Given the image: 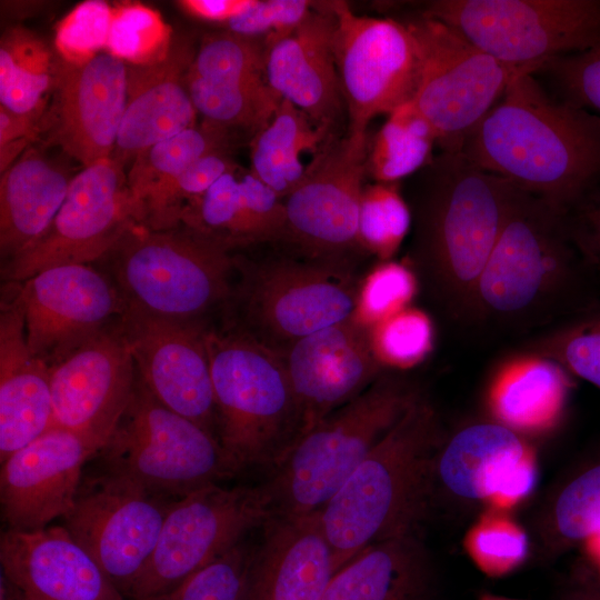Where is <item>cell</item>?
Here are the masks:
<instances>
[{"mask_svg":"<svg viewBox=\"0 0 600 600\" xmlns=\"http://www.w3.org/2000/svg\"><path fill=\"white\" fill-rule=\"evenodd\" d=\"M461 152L478 168L567 211L600 177V116L558 99L533 72H522Z\"/></svg>","mask_w":600,"mask_h":600,"instance_id":"cell-1","label":"cell"},{"mask_svg":"<svg viewBox=\"0 0 600 600\" xmlns=\"http://www.w3.org/2000/svg\"><path fill=\"white\" fill-rule=\"evenodd\" d=\"M414 182V259L446 311L473 322L477 286L516 188L462 152L446 151Z\"/></svg>","mask_w":600,"mask_h":600,"instance_id":"cell-2","label":"cell"},{"mask_svg":"<svg viewBox=\"0 0 600 600\" xmlns=\"http://www.w3.org/2000/svg\"><path fill=\"white\" fill-rule=\"evenodd\" d=\"M440 444L438 416L421 397L318 512L341 568L378 541L414 533Z\"/></svg>","mask_w":600,"mask_h":600,"instance_id":"cell-3","label":"cell"},{"mask_svg":"<svg viewBox=\"0 0 600 600\" xmlns=\"http://www.w3.org/2000/svg\"><path fill=\"white\" fill-rule=\"evenodd\" d=\"M564 212L516 188L477 286L473 322L524 329L559 314L588 270Z\"/></svg>","mask_w":600,"mask_h":600,"instance_id":"cell-4","label":"cell"},{"mask_svg":"<svg viewBox=\"0 0 600 600\" xmlns=\"http://www.w3.org/2000/svg\"><path fill=\"white\" fill-rule=\"evenodd\" d=\"M217 438L240 472L270 467L299 436V416L281 352L243 331H207Z\"/></svg>","mask_w":600,"mask_h":600,"instance_id":"cell-5","label":"cell"},{"mask_svg":"<svg viewBox=\"0 0 600 600\" xmlns=\"http://www.w3.org/2000/svg\"><path fill=\"white\" fill-rule=\"evenodd\" d=\"M420 398L408 382L383 373L299 437L266 482L276 516L319 512Z\"/></svg>","mask_w":600,"mask_h":600,"instance_id":"cell-6","label":"cell"},{"mask_svg":"<svg viewBox=\"0 0 600 600\" xmlns=\"http://www.w3.org/2000/svg\"><path fill=\"white\" fill-rule=\"evenodd\" d=\"M220 241L180 224L132 227L103 258L124 306L179 321L202 318L232 296L236 257Z\"/></svg>","mask_w":600,"mask_h":600,"instance_id":"cell-7","label":"cell"},{"mask_svg":"<svg viewBox=\"0 0 600 600\" xmlns=\"http://www.w3.org/2000/svg\"><path fill=\"white\" fill-rule=\"evenodd\" d=\"M98 454L103 468L172 499L239 473L214 436L164 407L138 376Z\"/></svg>","mask_w":600,"mask_h":600,"instance_id":"cell-8","label":"cell"},{"mask_svg":"<svg viewBox=\"0 0 600 600\" xmlns=\"http://www.w3.org/2000/svg\"><path fill=\"white\" fill-rule=\"evenodd\" d=\"M234 298L243 332L283 352L299 339L353 316L358 286L337 260L236 258Z\"/></svg>","mask_w":600,"mask_h":600,"instance_id":"cell-9","label":"cell"},{"mask_svg":"<svg viewBox=\"0 0 600 600\" xmlns=\"http://www.w3.org/2000/svg\"><path fill=\"white\" fill-rule=\"evenodd\" d=\"M420 16L502 62L536 70L600 43V0H433Z\"/></svg>","mask_w":600,"mask_h":600,"instance_id":"cell-10","label":"cell"},{"mask_svg":"<svg viewBox=\"0 0 600 600\" xmlns=\"http://www.w3.org/2000/svg\"><path fill=\"white\" fill-rule=\"evenodd\" d=\"M404 23L419 53L411 101L432 127L441 151L461 152L466 138L510 82L534 71L500 61L436 19L419 16Z\"/></svg>","mask_w":600,"mask_h":600,"instance_id":"cell-11","label":"cell"},{"mask_svg":"<svg viewBox=\"0 0 600 600\" xmlns=\"http://www.w3.org/2000/svg\"><path fill=\"white\" fill-rule=\"evenodd\" d=\"M276 516L266 483L209 484L172 500L157 547L128 600L169 592Z\"/></svg>","mask_w":600,"mask_h":600,"instance_id":"cell-12","label":"cell"},{"mask_svg":"<svg viewBox=\"0 0 600 600\" xmlns=\"http://www.w3.org/2000/svg\"><path fill=\"white\" fill-rule=\"evenodd\" d=\"M82 477L64 528L128 600L160 537L172 498L102 467Z\"/></svg>","mask_w":600,"mask_h":600,"instance_id":"cell-13","label":"cell"},{"mask_svg":"<svg viewBox=\"0 0 600 600\" xmlns=\"http://www.w3.org/2000/svg\"><path fill=\"white\" fill-rule=\"evenodd\" d=\"M141 223L124 167L112 158L99 160L72 178L49 229L32 247L2 263L1 278L21 282L51 267L89 264Z\"/></svg>","mask_w":600,"mask_h":600,"instance_id":"cell-14","label":"cell"},{"mask_svg":"<svg viewBox=\"0 0 600 600\" xmlns=\"http://www.w3.org/2000/svg\"><path fill=\"white\" fill-rule=\"evenodd\" d=\"M331 8L347 133L367 136L376 116L412 100L419 77L417 42L404 21L358 16L344 1H331Z\"/></svg>","mask_w":600,"mask_h":600,"instance_id":"cell-15","label":"cell"},{"mask_svg":"<svg viewBox=\"0 0 600 600\" xmlns=\"http://www.w3.org/2000/svg\"><path fill=\"white\" fill-rule=\"evenodd\" d=\"M31 352L49 367L114 323L124 301L111 278L90 264H61L8 282Z\"/></svg>","mask_w":600,"mask_h":600,"instance_id":"cell-16","label":"cell"},{"mask_svg":"<svg viewBox=\"0 0 600 600\" xmlns=\"http://www.w3.org/2000/svg\"><path fill=\"white\" fill-rule=\"evenodd\" d=\"M119 327L137 376L151 394L217 438L208 329L203 322L164 319L124 306Z\"/></svg>","mask_w":600,"mask_h":600,"instance_id":"cell-17","label":"cell"},{"mask_svg":"<svg viewBox=\"0 0 600 600\" xmlns=\"http://www.w3.org/2000/svg\"><path fill=\"white\" fill-rule=\"evenodd\" d=\"M369 140L332 138L307 168L301 183L286 198L284 236L308 257L333 259L359 246L358 221Z\"/></svg>","mask_w":600,"mask_h":600,"instance_id":"cell-18","label":"cell"},{"mask_svg":"<svg viewBox=\"0 0 600 600\" xmlns=\"http://www.w3.org/2000/svg\"><path fill=\"white\" fill-rule=\"evenodd\" d=\"M137 371L119 320L50 366L52 426L107 443L133 392Z\"/></svg>","mask_w":600,"mask_h":600,"instance_id":"cell-19","label":"cell"},{"mask_svg":"<svg viewBox=\"0 0 600 600\" xmlns=\"http://www.w3.org/2000/svg\"><path fill=\"white\" fill-rule=\"evenodd\" d=\"M128 99V66L102 52L83 64L57 56L48 140L83 167L111 158Z\"/></svg>","mask_w":600,"mask_h":600,"instance_id":"cell-20","label":"cell"},{"mask_svg":"<svg viewBox=\"0 0 600 600\" xmlns=\"http://www.w3.org/2000/svg\"><path fill=\"white\" fill-rule=\"evenodd\" d=\"M282 356L299 416L298 438L383 374L370 328L353 316L299 339Z\"/></svg>","mask_w":600,"mask_h":600,"instance_id":"cell-21","label":"cell"},{"mask_svg":"<svg viewBox=\"0 0 600 600\" xmlns=\"http://www.w3.org/2000/svg\"><path fill=\"white\" fill-rule=\"evenodd\" d=\"M99 449L71 430L51 426L1 462L0 503L7 529L36 531L72 509L83 467Z\"/></svg>","mask_w":600,"mask_h":600,"instance_id":"cell-22","label":"cell"},{"mask_svg":"<svg viewBox=\"0 0 600 600\" xmlns=\"http://www.w3.org/2000/svg\"><path fill=\"white\" fill-rule=\"evenodd\" d=\"M537 482L533 453L523 436L483 421L458 430L440 444L433 487L468 500L508 506L528 497Z\"/></svg>","mask_w":600,"mask_h":600,"instance_id":"cell-23","label":"cell"},{"mask_svg":"<svg viewBox=\"0 0 600 600\" xmlns=\"http://www.w3.org/2000/svg\"><path fill=\"white\" fill-rule=\"evenodd\" d=\"M0 563L1 573L30 600H127L64 526L7 529Z\"/></svg>","mask_w":600,"mask_h":600,"instance_id":"cell-24","label":"cell"},{"mask_svg":"<svg viewBox=\"0 0 600 600\" xmlns=\"http://www.w3.org/2000/svg\"><path fill=\"white\" fill-rule=\"evenodd\" d=\"M336 23L331 1L316 2L296 29L266 44L270 88L332 131L344 107L333 49Z\"/></svg>","mask_w":600,"mask_h":600,"instance_id":"cell-25","label":"cell"},{"mask_svg":"<svg viewBox=\"0 0 600 600\" xmlns=\"http://www.w3.org/2000/svg\"><path fill=\"white\" fill-rule=\"evenodd\" d=\"M196 51L174 40L160 63L128 66V99L111 158L126 167L144 150L196 126L197 110L187 76Z\"/></svg>","mask_w":600,"mask_h":600,"instance_id":"cell-26","label":"cell"},{"mask_svg":"<svg viewBox=\"0 0 600 600\" xmlns=\"http://www.w3.org/2000/svg\"><path fill=\"white\" fill-rule=\"evenodd\" d=\"M340 569L318 512L274 516L257 547L246 600H321Z\"/></svg>","mask_w":600,"mask_h":600,"instance_id":"cell-27","label":"cell"},{"mask_svg":"<svg viewBox=\"0 0 600 600\" xmlns=\"http://www.w3.org/2000/svg\"><path fill=\"white\" fill-rule=\"evenodd\" d=\"M52 426L50 367L27 341L22 316L10 296L0 311V460Z\"/></svg>","mask_w":600,"mask_h":600,"instance_id":"cell-28","label":"cell"},{"mask_svg":"<svg viewBox=\"0 0 600 600\" xmlns=\"http://www.w3.org/2000/svg\"><path fill=\"white\" fill-rule=\"evenodd\" d=\"M284 201L250 171L222 176L183 211L181 224L211 237L231 250L281 239Z\"/></svg>","mask_w":600,"mask_h":600,"instance_id":"cell-29","label":"cell"},{"mask_svg":"<svg viewBox=\"0 0 600 600\" xmlns=\"http://www.w3.org/2000/svg\"><path fill=\"white\" fill-rule=\"evenodd\" d=\"M74 176L29 147L0 179L2 263L32 247L49 229Z\"/></svg>","mask_w":600,"mask_h":600,"instance_id":"cell-30","label":"cell"},{"mask_svg":"<svg viewBox=\"0 0 600 600\" xmlns=\"http://www.w3.org/2000/svg\"><path fill=\"white\" fill-rule=\"evenodd\" d=\"M573 379L552 359L523 350L503 361L489 383L492 420L521 436L556 427L568 406Z\"/></svg>","mask_w":600,"mask_h":600,"instance_id":"cell-31","label":"cell"},{"mask_svg":"<svg viewBox=\"0 0 600 600\" xmlns=\"http://www.w3.org/2000/svg\"><path fill=\"white\" fill-rule=\"evenodd\" d=\"M432 576L414 533L378 541L347 562L321 600H430Z\"/></svg>","mask_w":600,"mask_h":600,"instance_id":"cell-32","label":"cell"},{"mask_svg":"<svg viewBox=\"0 0 600 600\" xmlns=\"http://www.w3.org/2000/svg\"><path fill=\"white\" fill-rule=\"evenodd\" d=\"M332 138V130L282 99L269 123L252 139L250 172L281 199L287 198L306 176L301 153H318Z\"/></svg>","mask_w":600,"mask_h":600,"instance_id":"cell-33","label":"cell"},{"mask_svg":"<svg viewBox=\"0 0 600 600\" xmlns=\"http://www.w3.org/2000/svg\"><path fill=\"white\" fill-rule=\"evenodd\" d=\"M229 130L203 121L142 151L127 173L129 189L151 228L177 179L196 160L229 146Z\"/></svg>","mask_w":600,"mask_h":600,"instance_id":"cell-34","label":"cell"},{"mask_svg":"<svg viewBox=\"0 0 600 600\" xmlns=\"http://www.w3.org/2000/svg\"><path fill=\"white\" fill-rule=\"evenodd\" d=\"M56 66L57 56L34 33L21 27L8 30L0 42V107L43 117Z\"/></svg>","mask_w":600,"mask_h":600,"instance_id":"cell-35","label":"cell"},{"mask_svg":"<svg viewBox=\"0 0 600 600\" xmlns=\"http://www.w3.org/2000/svg\"><path fill=\"white\" fill-rule=\"evenodd\" d=\"M436 133L410 100L388 114L369 142L367 174L376 182L398 183L433 158Z\"/></svg>","mask_w":600,"mask_h":600,"instance_id":"cell-36","label":"cell"},{"mask_svg":"<svg viewBox=\"0 0 600 600\" xmlns=\"http://www.w3.org/2000/svg\"><path fill=\"white\" fill-rule=\"evenodd\" d=\"M187 86L193 106L204 121L228 130L239 128L257 133L269 123L282 100L267 82H214L190 70Z\"/></svg>","mask_w":600,"mask_h":600,"instance_id":"cell-37","label":"cell"},{"mask_svg":"<svg viewBox=\"0 0 600 600\" xmlns=\"http://www.w3.org/2000/svg\"><path fill=\"white\" fill-rule=\"evenodd\" d=\"M523 350L552 359L574 379L600 390V301L577 310Z\"/></svg>","mask_w":600,"mask_h":600,"instance_id":"cell-38","label":"cell"},{"mask_svg":"<svg viewBox=\"0 0 600 600\" xmlns=\"http://www.w3.org/2000/svg\"><path fill=\"white\" fill-rule=\"evenodd\" d=\"M173 46L172 29L161 14L140 2L112 6L106 52L128 66L162 62Z\"/></svg>","mask_w":600,"mask_h":600,"instance_id":"cell-39","label":"cell"},{"mask_svg":"<svg viewBox=\"0 0 600 600\" xmlns=\"http://www.w3.org/2000/svg\"><path fill=\"white\" fill-rule=\"evenodd\" d=\"M411 221L410 207L398 183L364 186L358 221L359 247L381 261L391 260L407 237Z\"/></svg>","mask_w":600,"mask_h":600,"instance_id":"cell-40","label":"cell"},{"mask_svg":"<svg viewBox=\"0 0 600 600\" xmlns=\"http://www.w3.org/2000/svg\"><path fill=\"white\" fill-rule=\"evenodd\" d=\"M264 42L231 31L207 36L196 51L190 71L223 83H259L266 80Z\"/></svg>","mask_w":600,"mask_h":600,"instance_id":"cell-41","label":"cell"},{"mask_svg":"<svg viewBox=\"0 0 600 600\" xmlns=\"http://www.w3.org/2000/svg\"><path fill=\"white\" fill-rule=\"evenodd\" d=\"M257 547L244 540L150 600H246Z\"/></svg>","mask_w":600,"mask_h":600,"instance_id":"cell-42","label":"cell"},{"mask_svg":"<svg viewBox=\"0 0 600 600\" xmlns=\"http://www.w3.org/2000/svg\"><path fill=\"white\" fill-rule=\"evenodd\" d=\"M371 343L380 364L406 370L424 361L434 346L431 318L413 307H406L370 328Z\"/></svg>","mask_w":600,"mask_h":600,"instance_id":"cell-43","label":"cell"},{"mask_svg":"<svg viewBox=\"0 0 600 600\" xmlns=\"http://www.w3.org/2000/svg\"><path fill=\"white\" fill-rule=\"evenodd\" d=\"M552 521L561 541L588 543L600 538V459L580 470L561 489Z\"/></svg>","mask_w":600,"mask_h":600,"instance_id":"cell-44","label":"cell"},{"mask_svg":"<svg viewBox=\"0 0 600 600\" xmlns=\"http://www.w3.org/2000/svg\"><path fill=\"white\" fill-rule=\"evenodd\" d=\"M464 543L473 562L489 577L513 571L528 554L526 532L506 513L483 516L470 529Z\"/></svg>","mask_w":600,"mask_h":600,"instance_id":"cell-45","label":"cell"},{"mask_svg":"<svg viewBox=\"0 0 600 600\" xmlns=\"http://www.w3.org/2000/svg\"><path fill=\"white\" fill-rule=\"evenodd\" d=\"M418 292V278L407 263L386 260L377 264L358 288L353 317L371 328L410 306Z\"/></svg>","mask_w":600,"mask_h":600,"instance_id":"cell-46","label":"cell"},{"mask_svg":"<svg viewBox=\"0 0 600 600\" xmlns=\"http://www.w3.org/2000/svg\"><path fill=\"white\" fill-rule=\"evenodd\" d=\"M112 6L101 0L77 4L57 24V56L70 64H83L106 52Z\"/></svg>","mask_w":600,"mask_h":600,"instance_id":"cell-47","label":"cell"},{"mask_svg":"<svg viewBox=\"0 0 600 600\" xmlns=\"http://www.w3.org/2000/svg\"><path fill=\"white\" fill-rule=\"evenodd\" d=\"M534 74L543 76L558 99L600 116V43L551 59Z\"/></svg>","mask_w":600,"mask_h":600,"instance_id":"cell-48","label":"cell"},{"mask_svg":"<svg viewBox=\"0 0 600 600\" xmlns=\"http://www.w3.org/2000/svg\"><path fill=\"white\" fill-rule=\"evenodd\" d=\"M316 2L307 0H256L228 24L229 31L249 38L264 34V44L287 36L311 12Z\"/></svg>","mask_w":600,"mask_h":600,"instance_id":"cell-49","label":"cell"},{"mask_svg":"<svg viewBox=\"0 0 600 600\" xmlns=\"http://www.w3.org/2000/svg\"><path fill=\"white\" fill-rule=\"evenodd\" d=\"M571 242L586 268L600 274V187H593L564 212Z\"/></svg>","mask_w":600,"mask_h":600,"instance_id":"cell-50","label":"cell"},{"mask_svg":"<svg viewBox=\"0 0 600 600\" xmlns=\"http://www.w3.org/2000/svg\"><path fill=\"white\" fill-rule=\"evenodd\" d=\"M42 118L12 113L0 107V171L10 167L42 130Z\"/></svg>","mask_w":600,"mask_h":600,"instance_id":"cell-51","label":"cell"},{"mask_svg":"<svg viewBox=\"0 0 600 600\" xmlns=\"http://www.w3.org/2000/svg\"><path fill=\"white\" fill-rule=\"evenodd\" d=\"M256 0H182L177 3L190 16L208 22L228 24Z\"/></svg>","mask_w":600,"mask_h":600,"instance_id":"cell-52","label":"cell"},{"mask_svg":"<svg viewBox=\"0 0 600 600\" xmlns=\"http://www.w3.org/2000/svg\"><path fill=\"white\" fill-rule=\"evenodd\" d=\"M562 600H600V583L583 581L564 593Z\"/></svg>","mask_w":600,"mask_h":600,"instance_id":"cell-53","label":"cell"},{"mask_svg":"<svg viewBox=\"0 0 600 600\" xmlns=\"http://www.w3.org/2000/svg\"><path fill=\"white\" fill-rule=\"evenodd\" d=\"M587 544L591 549V553H592L593 558L597 559V562L600 566V538L594 539V540L588 542Z\"/></svg>","mask_w":600,"mask_h":600,"instance_id":"cell-54","label":"cell"},{"mask_svg":"<svg viewBox=\"0 0 600 600\" xmlns=\"http://www.w3.org/2000/svg\"><path fill=\"white\" fill-rule=\"evenodd\" d=\"M479 600H521V599H514V598H509V597H503V596L486 592V593L480 594Z\"/></svg>","mask_w":600,"mask_h":600,"instance_id":"cell-55","label":"cell"},{"mask_svg":"<svg viewBox=\"0 0 600 600\" xmlns=\"http://www.w3.org/2000/svg\"><path fill=\"white\" fill-rule=\"evenodd\" d=\"M23 596H24V594H23ZM24 600H30V599H29V598H27V597L24 596Z\"/></svg>","mask_w":600,"mask_h":600,"instance_id":"cell-56","label":"cell"}]
</instances>
